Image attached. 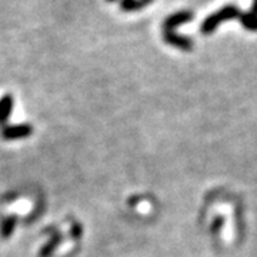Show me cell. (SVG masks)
<instances>
[{"instance_id":"5b68a950","label":"cell","mask_w":257,"mask_h":257,"mask_svg":"<svg viewBox=\"0 0 257 257\" xmlns=\"http://www.w3.org/2000/svg\"><path fill=\"white\" fill-rule=\"evenodd\" d=\"M13 103H15L13 96H10V94H6L0 99V123H5L9 119L12 110H13Z\"/></svg>"},{"instance_id":"9c48e42d","label":"cell","mask_w":257,"mask_h":257,"mask_svg":"<svg viewBox=\"0 0 257 257\" xmlns=\"http://www.w3.org/2000/svg\"><path fill=\"white\" fill-rule=\"evenodd\" d=\"M250 15L257 18V0H253V5H251V10H250Z\"/></svg>"},{"instance_id":"6da1fadb","label":"cell","mask_w":257,"mask_h":257,"mask_svg":"<svg viewBox=\"0 0 257 257\" xmlns=\"http://www.w3.org/2000/svg\"><path fill=\"white\" fill-rule=\"evenodd\" d=\"M231 19H237L241 22V25L244 28L250 30V32H257V18L251 16L250 13H244L234 5H226L223 6L219 12L210 15L209 18L206 19L202 23V30L203 35H210L213 33L216 28L220 25L221 22L224 20H231Z\"/></svg>"},{"instance_id":"7a4b0ae2","label":"cell","mask_w":257,"mask_h":257,"mask_svg":"<svg viewBox=\"0 0 257 257\" xmlns=\"http://www.w3.org/2000/svg\"><path fill=\"white\" fill-rule=\"evenodd\" d=\"M163 39L167 45L179 47L182 50H190L193 47V42L189 37L177 35L175 30H163Z\"/></svg>"},{"instance_id":"8fae6325","label":"cell","mask_w":257,"mask_h":257,"mask_svg":"<svg viewBox=\"0 0 257 257\" xmlns=\"http://www.w3.org/2000/svg\"><path fill=\"white\" fill-rule=\"evenodd\" d=\"M106 2H109V3H113V2H116V0H106Z\"/></svg>"},{"instance_id":"30bf717a","label":"cell","mask_w":257,"mask_h":257,"mask_svg":"<svg viewBox=\"0 0 257 257\" xmlns=\"http://www.w3.org/2000/svg\"><path fill=\"white\" fill-rule=\"evenodd\" d=\"M143 2H145V5H150V3H152V2H153V0H143Z\"/></svg>"},{"instance_id":"277c9868","label":"cell","mask_w":257,"mask_h":257,"mask_svg":"<svg viewBox=\"0 0 257 257\" xmlns=\"http://www.w3.org/2000/svg\"><path fill=\"white\" fill-rule=\"evenodd\" d=\"M32 135V127L29 124H18V126H8L2 130V136L6 140H16V139L28 138Z\"/></svg>"},{"instance_id":"8992f818","label":"cell","mask_w":257,"mask_h":257,"mask_svg":"<svg viewBox=\"0 0 257 257\" xmlns=\"http://www.w3.org/2000/svg\"><path fill=\"white\" fill-rule=\"evenodd\" d=\"M146 5L143 0H120V9L123 12H136L143 9Z\"/></svg>"},{"instance_id":"52a82bcc","label":"cell","mask_w":257,"mask_h":257,"mask_svg":"<svg viewBox=\"0 0 257 257\" xmlns=\"http://www.w3.org/2000/svg\"><path fill=\"white\" fill-rule=\"evenodd\" d=\"M15 226H16V219H15V217H9V219H6V220L2 223V227H0V233H2V236H3L5 239L10 237V234H12V233H13V230H15Z\"/></svg>"},{"instance_id":"3957f363","label":"cell","mask_w":257,"mask_h":257,"mask_svg":"<svg viewBox=\"0 0 257 257\" xmlns=\"http://www.w3.org/2000/svg\"><path fill=\"white\" fill-rule=\"evenodd\" d=\"M193 19V13L189 10H182V12H177L173 13L170 16H167L163 22V30H175L179 25H183L187 23Z\"/></svg>"},{"instance_id":"ba28073f","label":"cell","mask_w":257,"mask_h":257,"mask_svg":"<svg viewBox=\"0 0 257 257\" xmlns=\"http://www.w3.org/2000/svg\"><path fill=\"white\" fill-rule=\"evenodd\" d=\"M59 241H60V237H57V236H55V237L52 239V241H50V243L47 244L46 247L42 250V253H40V254H42V257L49 256V254H50V253L53 251V248H55L56 246H57V243H59Z\"/></svg>"}]
</instances>
